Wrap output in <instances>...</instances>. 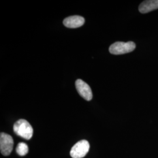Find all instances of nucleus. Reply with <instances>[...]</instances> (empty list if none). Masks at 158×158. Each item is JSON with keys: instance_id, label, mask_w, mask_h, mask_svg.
Returning a JSON list of instances; mask_svg holds the SVG:
<instances>
[{"instance_id": "obj_1", "label": "nucleus", "mask_w": 158, "mask_h": 158, "mask_svg": "<svg viewBox=\"0 0 158 158\" xmlns=\"http://www.w3.org/2000/svg\"><path fill=\"white\" fill-rule=\"evenodd\" d=\"M13 130L17 135L25 139H30L33 135L34 130L28 122L23 119L17 121L14 125Z\"/></svg>"}, {"instance_id": "obj_2", "label": "nucleus", "mask_w": 158, "mask_h": 158, "mask_svg": "<svg viewBox=\"0 0 158 158\" xmlns=\"http://www.w3.org/2000/svg\"><path fill=\"white\" fill-rule=\"evenodd\" d=\"M135 48V44L132 41L128 42H117L110 46L109 52L115 55H123L134 51Z\"/></svg>"}, {"instance_id": "obj_3", "label": "nucleus", "mask_w": 158, "mask_h": 158, "mask_svg": "<svg viewBox=\"0 0 158 158\" xmlns=\"http://www.w3.org/2000/svg\"><path fill=\"white\" fill-rule=\"evenodd\" d=\"M89 142L86 140H81L72 148L70 154L72 158H83L89 152Z\"/></svg>"}, {"instance_id": "obj_4", "label": "nucleus", "mask_w": 158, "mask_h": 158, "mask_svg": "<svg viewBox=\"0 0 158 158\" xmlns=\"http://www.w3.org/2000/svg\"><path fill=\"white\" fill-rule=\"evenodd\" d=\"M14 146V141L11 135L4 132L0 135V150L4 156H8L11 153Z\"/></svg>"}, {"instance_id": "obj_5", "label": "nucleus", "mask_w": 158, "mask_h": 158, "mask_svg": "<svg viewBox=\"0 0 158 158\" xmlns=\"http://www.w3.org/2000/svg\"><path fill=\"white\" fill-rule=\"evenodd\" d=\"M76 87L79 94L87 101H90L93 98L92 91L89 85L81 79L76 81Z\"/></svg>"}, {"instance_id": "obj_6", "label": "nucleus", "mask_w": 158, "mask_h": 158, "mask_svg": "<svg viewBox=\"0 0 158 158\" xmlns=\"http://www.w3.org/2000/svg\"><path fill=\"white\" fill-rule=\"evenodd\" d=\"M85 19L83 17L79 15L70 16L63 20L64 25L69 28H77L83 26Z\"/></svg>"}, {"instance_id": "obj_7", "label": "nucleus", "mask_w": 158, "mask_h": 158, "mask_svg": "<svg viewBox=\"0 0 158 158\" xmlns=\"http://www.w3.org/2000/svg\"><path fill=\"white\" fill-rule=\"evenodd\" d=\"M158 9V0L144 1L139 6V11L142 14H146Z\"/></svg>"}, {"instance_id": "obj_8", "label": "nucleus", "mask_w": 158, "mask_h": 158, "mask_svg": "<svg viewBox=\"0 0 158 158\" xmlns=\"http://www.w3.org/2000/svg\"><path fill=\"white\" fill-rule=\"evenodd\" d=\"M16 152L19 155L23 156L28 152V147L25 143L20 142L17 145Z\"/></svg>"}]
</instances>
